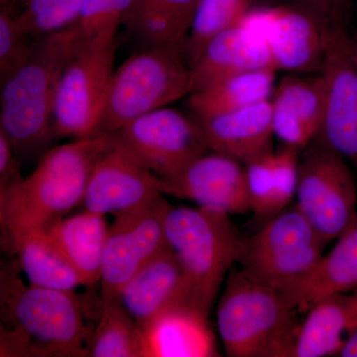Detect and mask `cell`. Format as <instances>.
<instances>
[{
	"label": "cell",
	"mask_w": 357,
	"mask_h": 357,
	"mask_svg": "<svg viewBox=\"0 0 357 357\" xmlns=\"http://www.w3.org/2000/svg\"><path fill=\"white\" fill-rule=\"evenodd\" d=\"M165 232L184 272L188 304L208 317L222 282L237 262L243 236L229 215L202 206H171Z\"/></svg>",
	"instance_id": "5b68a950"
},
{
	"label": "cell",
	"mask_w": 357,
	"mask_h": 357,
	"mask_svg": "<svg viewBox=\"0 0 357 357\" xmlns=\"http://www.w3.org/2000/svg\"><path fill=\"white\" fill-rule=\"evenodd\" d=\"M293 309L279 291L230 269L217 311L218 332L231 357H293Z\"/></svg>",
	"instance_id": "277c9868"
},
{
	"label": "cell",
	"mask_w": 357,
	"mask_h": 357,
	"mask_svg": "<svg viewBox=\"0 0 357 357\" xmlns=\"http://www.w3.org/2000/svg\"><path fill=\"white\" fill-rule=\"evenodd\" d=\"M163 181L164 195L191 199L202 208L229 215L251 211L245 166L227 155L208 152Z\"/></svg>",
	"instance_id": "9a60e30c"
},
{
	"label": "cell",
	"mask_w": 357,
	"mask_h": 357,
	"mask_svg": "<svg viewBox=\"0 0 357 357\" xmlns=\"http://www.w3.org/2000/svg\"><path fill=\"white\" fill-rule=\"evenodd\" d=\"M357 332V295L326 296L307 310L298 330L293 357L340 354L347 337Z\"/></svg>",
	"instance_id": "cb8c5ba5"
},
{
	"label": "cell",
	"mask_w": 357,
	"mask_h": 357,
	"mask_svg": "<svg viewBox=\"0 0 357 357\" xmlns=\"http://www.w3.org/2000/svg\"><path fill=\"white\" fill-rule=\"evenodd\" d=\"M297 206L326 243L337 239L357 215L356 178L347 160L312 142L299 164Z\"/></svg>",
	"instance_id": "ba28073f"
},
{
	"label": "cell",
	"mask_w": 357,
	"mask_h": 357,
	"mask_svg": "<svg viewBox=\"0 0 357 357\" xmlns=\"http://www.w3.org/2000/svg\"><path fill=\"white\" fill-rule=\"evenodd\" d=\"M164 196L114 215L103 252L100 301L117 297L141 268L169 248L165 217L171 204Z\"/></svg>",
	"instance_id": "7c38bea8"
},
{
	"label": "cell",
	"mask_w": 357,
	"mask_h": 357,
	"mask_svg": "<svg viewBox=\"0 0 357 357\" xmlns=\"http://www.w3.org/2000/svg\"><path fill=\"white\" fill-rule=\"evenodd\" d=\"M326 244L294 204L243 239L237 263L253 280L280 290L309 273Z\"/></svg>",
	"instance_id": "52a82bcc"
},
{
	"label": "cell",
	"mask_w": 357,
	"mask_h": 357,
	"mask_svg": "<svg viewBox=\"0 0 357 357\" xmlns=\"http://www.w3.org/2000/svg\"><path fill=\"white\" fill-rule=\"evenodd\" d=\"M110 135L109 146L93 167L82 204L93 213L116 215L164 195L165 184Z\"/></svg>",
	"instance_id": "5bb4252c"
},
{
	"label": "cell",
	"mask_w": 357,
	"mask_h": 357,
	"mask_svg": "<svg viewBox=\"0 0 357 357\" xmlns=\"http://www.w3.org/2000/svg\"><path fill=\"white\" fill-rule=\"evenodd\" d=\"M110 139L103 134L45 152L29 176L0 192L2 232L48 229L83 204L93 167Z\"/></svg>",
	"instance_id": "7a4b0ae2"
},
{
	"label": "cell",
	"mask_w": 357,
	"mask_h": 357,
	"mask_svg": "<svg viewBox=\"0 0 357 357\" xmlns=\"http://www.w3.org/2000/svg\"><path fill=\"white\" fill-rule=\"evenodd\" d=\"M86 0H24L17 15L21 29L35 40L62 31L79 17Z\"/></svg>",
	"instance_id": "4dcf8cb0"
},
{
	"label": "cell",
	"mask_w": 357,
	"mask_h": 357,
	"mask_svg": "<svg viewBox=\"0 0 357 357\" xmlns=\"http://www.w3.org/2000/svg\"><path fill=\"white\" fill-rule=\"evenodd\" d=\"M338 356L342 357H357V332L352 333L351 337H347Z\"/></svg>",
	"instance_id": "e575fe53"
},
{
	"label": "cell",
	"mask_w": 357,
	"mask_h": 357,
	"mask_svg": "<svg viewBox=\"0 0 357 357\" xmlns=\"http://www.w3.org/2000/svg\"><path fill=\"white\" fill-rule=\"evenodd\" d=\"M79 51L66 30L46 35L36 40L27 62L1 84L0 129L16 155L34 153L53 140L59 77Z\"/></svg>",
	"instance_id": "3957f363"
},
{
	"label": "cell",
	"mask_w": 357,
	"mask_h": 357,
	"mask_svg": "<svg viewBox=\"0 0 357 357\" xmlns=\"http://www.w3.org/2000/svg\"><path fill=\"white\" fill-rule=\"evenodd\" d=\"M345 22L333 25L321 75L325 81V110L312 142L344 157L357 168V70L347 50Z\"/></svg>",
	"instance_id": "4fadbf2b"
},
{
	"label": "cell",
	"mask_w": 357,
	"mask_h": 357,
	"mask_svg": "<svg viewBox=\"0 0 357 357\" xmlns=\"http://www.w3.org/2000/svg\"><path fill=\"white\" fill-rule=\"evenodd\" d=\"M14 6H0V82L4 83L27 62L36 40L21 29ZM34 39V38H33Z\"/></svg>",
	"instance_id": "1f68e13d"
},
{
	"label": "cell",
	"mask_w": 357,
	"mask_h": 357,
	"mask_svg": "<svg viewBox=\"0 0 357 357\" xmlns=\"http://www.w3.org/2000/svg\"><path fill=\"white\" fill-rule=\"evenodd\" d=\"M276 70H249L211 84L188 96L194 117L213 116L269 100L274 91Z\"/></svg>",
	"instance_id": "484cf974"
},
{
	"label": "cell",
	"mask_w": 357,
	"mask_h": 357,
	"mask_svg": "<svg viewBox=\"0 0 357 357\" xmlns=\"http://www.w3.org/2000/svg\"><path fill=\"white\" fill-rule=\"evenodd\" d=\"M325 81L287 75L274 89L272 122L274 134L285 144L305 148L318 134L325 110Z\"/></svg>",
	"instance_id": "ac0fdd59"
},
{
	"label": "cell",
	"mask_w": 357,
	"mask_h": 357,
	"mask_svg": "<svg viewBox=\"0 0 357 357\" xmlns=\"http://www.w3.org/2000/svg\"><path fill=\"white\" fill-rule=\"evenodd\" d=\"M199 0H136L126 23L146 46L184 45Z\"/></svg>",
	"instance_id": "4316f807"
},
{
	"label": "cell",
	"mask_w": 357,
	"mask_h": 357,
	"mask_svg": "<svg viewBox=\"0 0 357 357\" xmlns=\"http://www.w3.org/2000/svg\"><path fill=\"white\" fill-rule=\"evenodd\" d=\"M347 50H349V56L354 67L357 70V34H351L349 32L347 35Z\"/></svg>",
	"instance_id": "d590c367"
},
{
	"label": "cell",
	"mask_w": 357,
	"mask_h": 357,
	"mask_svg": "<svg viewBox=\"0 0 357 357\" xmlns=\"http://www.w3.org/2000/svg\"><path fill=\"white\" fill-rule=\"evenodd\" d=\"M300 148L285 144L244 164L251 211L269 220L285 210L297 191Z\"/></svg>",
	"instance_id": "7402d4cb"
},
{
	"label": "cell",
	"mask_w": 357,
	"mask_h": 357,
	"mask_svg": "<svg viewBox=\"0 0 357 357\" xmlns=\"http://www.w3.org/2000/svg\"><path fill=\"white\" fill-rule=\"evenodd\" d=\"M357 287V215L330 252L298 280L279 291L289 305L307 311L318 301Z\"/></svg>",
	"instance_id": "ffe728a7"
},
{
	"label": "cell",
	"mask_w": 357,
	"mask_h": 357,
	"mask_svg": "<svg viewBox=\"0 0 357 357\" xmlns=\"http://www.w3.org/2000/svg\"><path fill=\"white\" fill-rule=\"evenodd\" d=\"M18 0H0V6H15L16 2H17Z\"/></svg>",
	"instance_id": "8d00e7d4"
},
{
	"label": "cell",
	"mask_w": 357,
	"mask_h": 357,
	"mask_svg": "<svg viewBox=\"0 0 357 357\" xmlns=\"http://www.w3.org/2000/svg\"><path fill=\"white\" fill-rule=\"evenodd\" d=\"M276 4H292L311 9L333 21H344L351 0H273Z\"/></svg>",
	"instance_id": "836d02e7"
},
{
	"label": "cell",
	"mask_w": 357,
	"mask_h": 357,
	"mask_svg": "<svg viewBox=\"0 0 357 357\" xmlns=\"http://www.w3.org/2000/svg\"><path fill=\"white\" fill-rule=\"evenodd\" d=\"M253 1L255 0H199L191 28L183 45L191 67L211 40L241 22L252 9Z\"/></svg>",
	"instance_id": "f1b7e54d"
},
{
	"label": "cell",
	"mask_w": 357,
	"mask_h": 357,
	"mask_svg": "<svg viewBox=\"0 0 357 357\" xmlns=\"http://www.w3.org/2000/svg\"><path fill=\"white\" fill-rule=\"evenodd\" d=\"M337 22L305 7L276 4L251 9L239 24L264 40L275 70L321 74Z\"/></svg>",
	"instance_id": "30bf717a"
},
{
	"label": "cell",
	"mask_w": 357,
	"mask_h": 357,
	"mask_svg": "<svg viewBox=\"0 0 357 357\" xmlns=\"http://www.w3.org/2000/svg\"><path fill=\"white\" fill-rule=\"evenodd\" d=\"M136 0H86L79 17L66 31L81 50L116 39L119 25L126 23Z\"/></svg>",
	"instance_id": "f546056e"
},
{
	"label": "cell",
	"mask_w": 357,
	"mask_h": 357,
	"mask_svg": "<svg viewBox=\"0 0 357 357\" xmlns=\"http://www.w3.org/2000/svg\"><path fill=\"white\" fill-rule=\"evenodd\" d=\"M144 338L145 357L218 356L208 317L188 304L160 314Z\"/></svg>",
	"instance_id": "44dd1931"
},
{
	"label": "cell",
	"mask_w": 357,
	"mask_h": 357,
	"mask_svg": "<svg viewBox=\"0 0 357 357\" xmlns=\"http://www.w3.org/2000/svg\"><path fill=\"white\" fill-rule=\"evenodd\" d=\"M192 119L211 151L227 155L243 164L274 151L271 100L225 114Z\"/></svg>",
	"instance_id": "e0dca14e"
},
{
	"label": "cell",
	"mask_w": 357,
	"mask_h": 357,
	"mask_svg": "<svg viewBox=\"0 0 357 357\" xmlns=\"http://www.w3.org/2000/svg\"><path fill=\"white\" fill-rule=\"evenodd\" d=\"M117 41L77 52L59 77L54 100L52 136L74 140L95 137L110 79Z\"/></svg>",
	"instance_id": "9c48e42d"
},
{
	"label": "cell",
	"mask_w": 357,
	"mask_h": 357,
	"mask_svg": "<svg viewBox=\"0 0 357 357\" xmlns=\"http://www.w3.org/2000/svg\"><path fill=\"white\" fill-rule=\"evenodd\" d=\"M21 177L17 155L6 134L0 129V192Z\"/></svg>",
	"instance_id": "d6a6232c"
},
{
	"label": "cell",
	"mask_w": 357,
	"mask_h": 357,
	"mask_svg": "<svg viewBox=\"0 0 357 357\" xmlns=\"http://www.w3.org/2000/svg\"><path fill=\"white\" fill-rule=\"evenodd\" d=\"M157 177L170 178L210 152L197 121L180 110L162 107L110 133Z\"/></svg>",
	"instance_id": "8fae6325"
},
{
	"label": "cell",
	"mask_w": 357,
	"mask_h": 357,
	"mask_svg": "<svg viewBox=\"0 0 357 357\" xmlns=\"http://www.w3.org/2000/svg\"><path fill=\"white\" fill-rule=\"evenodd\" d=\"M15 266L0 270V356H89L93 328L76 293L26 285Z\"/></svg>",
	"instance_id": "6da1fadb"
},
{
	"label": "cell",
	"mask_w": 357,
	"mask_h": 357,
	"mask_svg": "<svg viewBox=\"0 0 357 357\" xmlns=\"http://www.w3.org/2000/svg\"><path fill=\"white\" fill-rule=\"evenodd\" d=\"M261 69L275 70L264 40L243 25L234 26L211 40L192 66L191 93L234 75Z\"/></svg>",
	"instance_id": "d6986e66"
},
{
	"label": "cell",
	"mask_w": 357,
	"mask_h": 357,
	"mask_svg": "<svg viewBox=\"0 0 357 357\" xmlns=\"http://www.w3.org/2000/svg\"><path fill=\"white\" fill-rule=\"evenodd\" d=\"M191 93V66L183 45H151L114 70L96 136L114 133Z\"/></svg>",
	"instance_id": "8992f818"
},
{
	"label": "cell",
	"mask_w": 357,
	"mask_h": 357,
	"mask_svg": "<svg viewBox=\"0 0 357 357\" xmlns=\"http://www.w3.org/2000/svg\"><path fill=\"white\" fill-rule=\"evenodd\" d=\"M98 312L89 356L145 357L144 333L119 298L100 301Z\"/></svg>",
	"instance_id": "83f0119b"
},
{
	"label": "cell",
	"mask_w": 357,
	"mask_h": 357,
	"mask_svg": "<svg viewBox=\"0 0 357 357\" xmlns=\"http://www.w3.org/2000/svg\"><path fill=\"white\" fill-rule=\"evenodd\" d=\"M117 298L143 333L167 310L188 304L184 272L170 246L141 268Z\"/></svg>",
	"instance_id": "2e32d148"
},
{
	"label": "cell",
	"mask_w": 357,
	"mask_h": 357,
	"mask_svg": "<svg viewBox=\"0 0 357 357\" xmlns=\"http://www.w3.org/2000/svg\"><path fill=\"white\" fill-rule=\"evenodd\" d=\"M2 236L31 285L68 292L86 287L81 275L61 252L46 229L2 232Z\"/></svg>",
	"instance_id": "603a6c76"
},
{
	"label": "cell",
	"mask_w": 357,
	"mask_h": 357,
	"mask_svg": "<svg viewBox=\"0 0 357 357\" xmlns=\"http://www.w3.org/2000/svg\"><path fill=\"white\" fill-rule=\"evenodd\" d=\"M109 229L105 215L86 210L46 229L61 252L81 275L86 288L100 280Z\"/></svg>",
	"instance_id": "d4e9b609"
}]
</instances>
